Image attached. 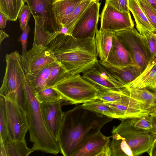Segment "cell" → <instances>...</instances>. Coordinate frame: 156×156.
Returning <instances> with one entry per match:
<instances>
[{"mask_svg": "<svg viewBox=\"0 0 156 156\" xmlns=\"http://www.w3.org/2000/svg\"><path fill=\"white\" fill-rule=\"evenodd\" d=\"M115 36L128 52L141 73L152 61L151 55L141 36L134 27L114 32Z\"/></svg>", "mask_w": 156, "mask_h": 156, "instance_id": "6", "label": "cell"}, {"mask_svg": "<svg viewBox=\"0 0 156 156\" xmlns=\"http://www.w3.org/2000/svg\"><path fill=\"white\" fill-rule=\"evenodd\" d=\"M59 62H58L51 64L36 73L26 76L31 87L35 93L47 87V81L50 74Z\"/></svg>", "mask_w": 156, "mask_h": 156, "instance_id": "22", "label": "cell"}, {"mask_svg": "<svg viewBox=\"0 0 156 156\" xmlns=\"http://www.w3.org/2000/svg\"><path fill=\"white\" fill-rule=\"evenodd\" d=\"M0 143V156H28L34 151L27 146L25 140H12L8 139Z\"/></svg>", "mask_w": 156, "mask_h": 156, "instance_id": "20", "label": "cell"}, {"mask_svg": "<svg viewBox=\"0 0 156 156\" xmlns=\"http://www.w3.org/2000/svg\"><path fill=\"white\" fill-rule=\"evenodd\" d=\"M5 102L8 139L25 140V135L29 130L26 112L20 106L9 100L5 99Z\"/></svg>", "mask_w": 156, "mask_h": 156, "instance_id": "8", "label": "cell"}, {"mask_svg": "<svg viewBox=\"0 0 156 156\" xmlns=\"http://www.w3.org/2000/svg\"><path fill=\"white\" fill-rule=\"evenodd\" d=\"M83 0H56L53 10L60 29L64 26L75 9Z\"/></svg>", "mask_w": 156, "mask_h": 156, "instance_id": "19", "label": "cell"}, {"mask_svg": "<svg viewBox=\"0 0 156 156\" xmlns=\"http://www.w3.org/2000/svg\"><path fill=\"white\" fill-rule=\"evenodd\" d=\"M112 65L124 66L134 64L129 54L114 34L112 46L105 61Z\"/></svg>", "mask_w": 156, "mask_h": 156, "instance_id": "17", "label": "cell"}, {"mask_svg": "<svg viewBox=\"0 0 156 156\" xmlns=\"http://www.w3.org/2000/svg\"><path fill=\"white\" fill-rule=\"evenodd\" d=\"M29 6L33 16H39L44 20V29L51 33L60 31V28L57 21L53 4L56 0H24Z\"/></svg>", "mask_w": 156, "mask_h": 156, "instance_id": "14", "label": "cell"}, {"mask_svg": "<svg viewBox=\"0 0 156 156\" xmlns=\"http://www.w3.org/2000/svg\"><path fill=\"white\" fill-rule=\"evenodd\" d=\"M31 14V11L28 5H23L18 16L20 27L22 31L28 25Z\"/></svg>", "mask_w": 156, "mask_h": 156, "instance_id": "38", "label": "cell"}, {"mask_svg": "<svg viewBox=\"0 0 156 156\" xmlns=\"http://www.w3.org/2000/svg\"><path fill=\"white\" fill-rule=\"evenodd\" d=\"M137 0L149 20L156 29V11L147 2L142 0Z\"/></svg>", "mask_w": 156, "mask_h": 156, "instance_id": "37", "label": "cell"}, {"mask_svg": "<svg viewBox=\"0 0 156 156\" xmlns=\"http://www.w3.org/2000/svg\"><path fill=\"white\" fill-rule=\"evenodd\" d=\"M111 107L116 114V118L126 119L141 117L149 115L147 110L140 108L125 105L119 103H106Z\"/></svg>", "mask_w": 156, "mask_h": 156, "instance_id": "24", "label": "cell"}, {"mask_svg": "<svg viewBox=\"0 0 156 156\" xmlns=\"http://www.w3.org/2000/svg\"><path fill=\"white\" fill-rule=\"evenodd\" d=\"M112 133H116L125 138L130 147L133 156L147 152L150 148L154 138L149 131L129 129L120 123L113 126Z\"/></svg>", "mask_w": 156, "mask_h": 156, "instance_id": "10", "label": "cell"}, {"mask_svg": "<svg viewBox=\"0 0 156 156\" xmlns=\"http://www.w3.org/2000/svg\"><path fill=\"white\" fill-rule=\"evenodd\" d=\"M126 88L156 89V59L148 64L144 71L134 81L125 86Z\"/></svg>", "mask_w": 156, "mask_h": 156, "instance_id": "18", "label": "cell"}, {"mask_svg": "<svg viewBox=\"0 0 156 156\" xmlns=\"http://www.w3.org/2000/svg\"><path fill=\"white\" fill-rule=\"evenodd\" d=\"M95 0V1H97L99 2L100 0Z\"/></svg>", "mask_w": 156, "mask_h": 156, "instance_id": "47", "label": "cell"}, {"mask_svg": "<svg viewBox=\"0 0 156 156\" xmlns=\"http://www.w3.org/2000/svg\"><path fill=\"white\" fill-rule=\"evenodd\" d=\"M126 91L131 97L145 102L150 113L156 110V89L126 88Z\"/></svg>", "mask_w": 156, "mask_h": 156, "instance_id": "25", "label": "cell"}, {"mask_svg": "<svg viewBox=\"0 0 156 156\" xmlns=\"http://www.w3.org/2000/svg\"><path fill=\"white\" fill-rule=\"evenodd\" d=\"M149 116L151 126V133L156 136V110L150 112Z\"/></svg>", "mask_w": 156, "mask_h": 156, "instance_id": "41", "label": "cell"}, {"mask_svg": "<svg viewBox=\"0 0 156 156\" xmlns=\"http://www.w3.org/2000/svg\"><path fill=\"white\" fill-rule=\"evenodd\" d=\"M114 32L100 29L97 31L95 42L99 60L105 61L112 46Z\"/></svg>", "mask_w": 156, "mask_h": 156, "instance_id": "21", "label": "cell"}, {"mask_svg": "<svg viewBox=\"0 0 156 156\" xmlns=\"http://www.w3.org/2000/svg\"><path fill=\"white\" fill-rule=\"evenodd\" d=\"M111 136H106L98 131L87 136L79 146L72 156H98L110 142Z\"/></svg>", "mask_w": 156, "mask_h": 156, "instance_id": "15", "label": "cell"}, {"mask_svg": "<svg viewBox=\"0 0 156 156\" xmlns=\"http://www.w3.org/2000/svg\"><path fill=\"white\" fill-rule=\"evenodd\" d=\"M105 2L122 12H129V0H105Z\"/></svg>", "mask_w": 156, "mask_h": 156, "instance_id": "39", "label": "cell"}, {"mask_svg": "<svg viewBox=\"0 0 156 156\" xmlns=\"http://www.w3.org/2000/svg\"><path fill=\"white\" fill-rule=\"evenodd\" d=\"M120 123L124 126L132 129L151 130V124L149 115L141 117L120 119Z\"/></svg>", "mask_w": 156, "mask_h": 156, "instance_id": "29", "label": "cell"}, {"mask_svg": "<svg viewBox=\"0 0 156 156\" xmlns=\"http://www.w3.org/2000/svg\"><path fill=\"white\" fill-rule=\"evenodd\" d=\"M25 89L28 102V108L26 113L29 125L30 141L33 143L32 148L55 155L60 152L58 143L52 136L44 123L40 108V103L35 93L27 79Z\"/></svg>", "mask_w": 156, "mask_h": 156, "instance_id": "3", "label": "cell"}, {"mask_svg": "<svg viewBox=\"0 0 156 156\" xmlns=\"http://www.w3.org/2000/svg\"><path fill=\"white\" fill-rule=\"evenodd\" d=\"M94 0H83L74 10L63 27L68 30L69 35L72 36L73 27L80 17Z\"/></svg>", "mask_w": 156, "mask_h": 156, "instance_id": "32", "label": "cell"}, {"mask_svg": "<svg viewBox=\"0 0 156 156\" xmlns=\"http://www.w3.org/2000/svg\"><path fill=\"white\" fill-rule=\"evenodd\" d=\"M147 153L150 156H156V136L154 138L151 147Z\"/></svg>", "mask_w": 156, "mask_h": 156, "instance_id": "43", "label": "cell"}, {"mask_svg": "<svg viewBox=\"0 0 156 156\" xmlns=\"http://www.w3.org/2000/svg\"><path fill=\"white\" fill-rule=\"evenodd\" d=\"M25 3L24 0H0V12L8 20L15 21Z\"/></svg>", "mask_w": 156, "mask_h": 156, "instance_id": "27", "label": "cell"}, {"mask_svg": "<svg viewBox=\"0 0 156 156\" xmlns=\"http://www.w3.org/2000/svg\"><path fill=\"white\" fill-rule=\"evenodd\" d=\"M70 75L82 74L98 60L95 38L76 39L60 33L47 45Z\"/></svg>", "mask_w": 156, "mask_h": 156, "instance_id": "2", "label": "cell"}, {"mask_svg": "<svg viewBox=\"0 0 156 156\" xmlns=\"http://www.w3.org/2000/svg\"><path fill=\"white\" fill-rule=\"evenodd\" d=\"M35 95L40 103L51 102L62 99L61 95L53 87L43 89L35 93Z\"/></svg>", "mask_w": 156, "mask_h": 156, "instance_id": "34", "label": "cell"}, {"mask_svg": "<svg viewBox=\"0 0 156 156\" xmlns=\"http://www.w3.org/2000/svg\"><path fill=\"white\" fill-rule=\"evenodd\" d=\"M125 90V89L123 91H119L98 89L95 99L99 100L105 103H116L122 99Z\"/></svg>", "mask_w": 156, "mask_h": 156, "instance_id": "33", "label": "cell"}, {"mask_svg": "<svg viewBox=\"0 0 156 156\" xmlns=\"http://www.w3.org/2000/svg\"><path fill=\"white\" fill-rule=\"evenodd\" d=\"M101 3L93 0L75 23L72 36L78 39L94 38L98 30Z\"/></svg>", "mask_w": 156, "mask_h": 156, "instance_id": "9", "label": "cell"}, {"mask_svg": "<svg viewBox=\"0 0 156 156\" xmlns=\"http://www.w3.org/2000/svg\"><path fill=\"white\" fill-rule=\"evenodd\" d=\"M42 117L47 129L58 142L64 113L62 110L65 101L61 99L51 102L40 103Z\"/></svg>", "mask_w": 156, "mask_h": 156, "instance_id": "13", "label": "cell"}, {"mask_svg": "<svg viewBox=\"0 0 156 156\" xmlns=\"http://www.w3.org/2000/svg\"><path fill=\"white\" fill-rule=\"evenodd\" d=\"M113 118L76 106L64 113L58 143L64 156H72L77 148L89 135L101 130Z\"/></svg>", "mask_w": 156, "mask_h": 156, "instance_id": "1", "label": "cell"}, {"mask_svg": "<svg viewBox=\"0 0 156 156\" xmlns=\"http://www.w3.org/2000/svg\"><path fill=\"white\" fill-rule=\"evenodd\" d=\"M100 29L112 32L134 27L130 12H122L105 2L100 16Z\"/></svg>", "mask_w": 156, "mask_h": 156, "instance_id": "12", "label": "cell"}, {"mask_svg": "<svg viewBox=\"0 0 156 156\" xmlns=\"http://www.w3.org/2000/svg\"><path fill=\"white\" fill-rule=\"evenodd\" d=\"M53 51L48 47L34 45L23 56L21 62L26 76L33 75L47 66L58 62Z\"/></svg>", "mask_w": 156, "mask_h": 156, "instance_id": "7", "label": "cell"}, {"mask_svg": "<svg viewBox=\"0 0 156 156\" xmlns=\"http://www.w3.org/2000/svg\"><path fill=\"white\" fill-rule=\"evenodd\" d=\"M53 87L61 95L66 105L84 103L95 99L98 89L80 74L70 75Z\"/></svg>", "mask_w": 156, "mask_h": 156, "instance_id": "5", "label": "cell"}, {"mask_svg": "<svg viewBox=\"0 0 156 156\" xmlns=\"http://www.w3.org/2000/svg\"><path fill=\"white\" fill-rule=\"evenodd\" d=\"M147 2L156 11V0H142Z\"/></svg>", "mask_w": 156, "mask_h": 156, "instance_id": "46", "label": "cell"}, {"mask_svg": "<svg viewBox=\"0 0 156 156\" xmlns=\"http://www.w3.org/2000/svg\"><path fill=\"white\" fill-rule=\"evenodd\" d=\"M0 44L1 45L5 38L9 37V35L2 30H0Z\"/></svg>", "mask_w": 156, "mask_h": 156, "instance_id": "45", "label": "cell"}, {"mask_svg": "<svg viewBox=\"0 0 156 156\" xmlns=\"http://www.w3.org/2000/svg\"><path fill=\"white\" fill-rule=\"evenodd\" d=\"M98 61L115 78L126 86L135 80L141 74L138 66L132 64L124 66H115L106 61Z\"/></svg>", "mask_w": 156, "mask_h": 156, "instance_id": "16", "label": "cell"}, {"mask_svg": "<svg viewBox=\"0 0 156 156\" xmlns=\"http://www.w3.org/2000/svg\"><path fill=\"white\" fill-rule=\"evenodd\" d=\"M69 76V73L65 66L59 62L50 74L47 81V87H53L59 81Z\"/></svg>", "mask_w": 156, "mask_h": 156, "instance_id": "35", "label": "cell"}, {"mask_svg": "<svg viewBox=\"0 0 156 156\" xmlns=\"http://www.w3.org/2000/svg\"><path fill=\"white\" fill-rule=\"evenodd\" d=\"M82 77L98 89L121 91L125 86L115 78L98 61L95 66L82 74Z\"/></svg>", "mask_w": 156, "mask_h": 156, "instance_id": "11", "label": "cell"}, {"mask_svg": "<svg viewBox=\"0 0 156 156\" xmlns=\"http://www.w3.org/2000/svg\"><path fill=\"white\" fill-rule=\"evenodd\" d=\"M8 20L5 16L0 12V27L3 29L5 27Z\"/></svg>", "mask_w": 156, "mask_h": 156, "instance_id": "44", "label": "cell"}, {"mask_svg": "<svg viewBox=\"0 0 156 156\" xmlns=\"http://www.w3.org/2000/svg\"><path fill=\"white\" fill-rule=\"evenodd\" d=\"M110 143L112 156H133L132 151L125 139L116 133H112Z\"/></svg>", "mask_w": 156, "mask_h": 156, "instance_id": "28", "label": "cell"}, {"mask_svg": "<svg viewBox=\"0 0 156 156\" xmlns=\"http://www.w3.org/2000/svg\"><path fill=\"white\" fill-rule=\"evenodd\" d=\"M8 139L7 116L5 98L0 97V143Z\"/></svg>", "mask_w": 156, "mask_h": 156, "instance_id": "36", "label": "cell"}, {"mask_svg": "<svg viewBox=\"0 0 156 156\" xmlns=\"http://www.w3.org/2000/svg\"><path fill=\"white\" fill-rule=\"evenodd\" d=\"M33 17L35 22L33 45L36 44L47 46L53 39L60 33V32L51 33L45 31L44 18L39 16Z\"/></svg>", "mask_w": 156, "mask_h": 156, "instance_id": "23", "label": "cell"}, {"mask_svg": "<svg viewBox=\"0 0 156 156\" xmlns=\"http://www.w3.org/2000/svg\"><path fill=\"white\" fill-rule=\"evenodd\" d=\"M30 31V26L27 25L25 28L23 32L18 39V41L21 42L22 45V56L27 51V40L28 34Z\"/></svg>", "mask_w": 156, "mask_h": 156, "instance_id": "40", "label": "cell"}, {"mask_svg": "<svg viewBox=\"0 0 156 156\" xmlns=\"http://www.w3.org/2000/svg\"><path fill=\"white\" fill-rule=\"evenodd\" d=\"M82 105L83 108L95 112L116 118V114L113 108L99 100L95 99L88 101L83 103Z\"/></svg>", "mask_w": 156, "mask_h": 156, "instance_id": "30", "label": "cell"}, {"mask_svg": "<svg viewBox=\"0 0 156 156\" xmlns=\"http://www.w3.org/2000/svg\"><path fill=\"white\" fill-rule=\"evenodd\" d=\"M128 7L132 13L136 23L139 26L156 34V29L148 20L138 3L137 0H129Z\"/></svg>", "mask_w": 156, "mask_h": 156, "instance_id": "26", "label": "cell"}, {"mask_svg": "<svg viewBox=\"0 0 156 156\" xmlns=\"http://www.w3.org/2000/svg\"><path fill=\"white\" fill-rule=\"evenodd\" d=\"M109 145L110 142L102 149L98 156H112Z\"/></svg>", "mask_w": 156, "mask_h": 156, "instance_id": "42", "label": "cell"}, {"mask_svg": "<svg viewBox=\"0 0 156 156\" xmlns=\"http://www.w3.org/2000/svg\"><path fill=\"white\" fill-rule=\"evenodd\" d=\"M136 27L151 55L152 61L156 59V34L153 33L140 27L136 26Z\"/></svg>", "mask_w": 156, "mask_h": 156, "instance_id": "31", "label": "cell"}, {"mask_svg": "<svg viewBox=\"0 0 156 156\" xmlns=\"http://www.w3.org/2000/svg\"><path fill=\"white\" fill-rule=\"evenodd\" d=\"M5 75L0 89V95L22 108L26 113L28 102L25 89L26 76L18 51L6 54Z\"/></svg>", "mask_w": 156, "mask_h": 156, "instance_id": "4", "label": "cell"}]
</instances>
